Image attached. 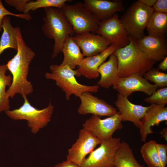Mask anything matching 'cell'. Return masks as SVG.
Instances as JSON below:
<instances>
[{
	"label": "cell",
	"instance_id": "1",
	"mask_svg": "<svg viewBox=\"0 0 167 167\" xmlns=\"http://www.w3.org/2000/svg\"><path fill=\"white\" fill-rule=\"evenodd\" d=\"M18 49L17 53L6 64L12 75L11 86L6 91L7 97L13 98L19 94L24 98L33 91V86L27 79L30 64L35 52L26 44L19 27H16Z\"/></svg>",
	"mask_w": 167,
	"mask_h": 167
},
{
	"label": "cell",
	"instance_id": "2",
	"mask_svg": "<svg viewBox=\"0 0 167 167\" xmlns=\"http://www.w3.org/2000/svg\"><path fill=\"white\" fill-rule=\"evenodd\" d=\"M130 38L129 44L117 49L113 53L117 58L119 77L135 74L143 76L153 68L156 62L139 49L137 40L131 37Z\"/></svg>",
	"mask_w": 167,
	"mask_h": 167
},
{
	"label": "cell",
	"instance_id": "3",
	"mask_svg": "<svg viewBox=\"0 0 167 167\" xmlns=\"http://www.w3.org/2000/svg\"><path fill=\"white\" fill-rule=\"evenodd\" d=\"M44 11L42 31L45 36L54 41L51 55L54 58L62 52L66 39L69 37H73L75 34L61 9L49 7L45 8Z\"/></svg>",
	"mask_w": 167,
	"mask_h": 167
},
{
	"label": "cell",
	"instance_id": "4",
	"mask_svg": "<svg viewBox=\"0 0 167 167\" xmlns=\"http://www.w3.org/2000/svg\"><path fill=\"white\" fill-rule=\"evenodd\" d=\"M49 68L51 72L45 74L46 78L55 81L56 85L65 92L67 101L70 100L72 95L79 97L84 92L95 93L98 91V85H87L79 83L75 77L80 76L77 70L67 65L53 64Z\"/></svg>",
	"mask_w": 167,
	"mask_h": 167
},
{
	"label": "cell",
	"instance_id": "5",
	"mask_svg": "<svg viewBox=\"0 0 167 167\" xmlns=\"http://www.w3.org/2000/svg\"><path fill=\"white\" fill-rule=\"evenodd\" d=\"M23 105L18 108L5 112L10 118L15 120H26L31 133L36 134L50 121L54 106L50 102L45 108L39 109L32 106L27 97Z\"/></svg>",
	"mask_w": 167,
	"mask_h": 167
},
{
	"label": "cell",
	"instance_id": "6",
	"mask_svg": "<svg viewBox=\"0 0 167 167\" xmlns=\"http://www.w3.org/2000/svg\"><path fill=\"white\" fill-rule=\"evenodd\" d=\"M153 12L152 7L138 1L130 5L120 19L129 37L137 40L144 36V30Z\"/></svg>",
	"mask_w": 167,
	"mask_h": 167
},
{
	"label": "cell",
	"instance_id": "7",
	"mask_svg": "<svg viewBox=\"0 0 167 167\" xmlns=\"http://www.w3.org/2000/svg\"><path fill=\"white\" fill-rule=\"evenodd\" d=\"M61 9L75 34L86 32L96 34L99 21L84 7L82 3L78 2L72 5L66 3Z\"/></svg>",
	"mask_w": 167,
	"mask_h": 167
},
{
	"label": "cell",
	"instance_id": "8",
	"mask_svg": "<svg viewBox=\"0 0 167 167\" xmlns=\"http://www.w3.org/2000/svg\"><path fill=\"white\" fill-rule=\"evenodd\" d=\"M121 139L112 137L101 142L100 146L86 158L80 167H115L114 157Z\"/></svg>",
	"mask_w": 167,
	"mask_h": 167
},
{
	"label": "cell",
	"instance_id": "9",
	"mask_svg": "<svg viewBox=\"0 0 167 167\" xmlns=\"http://www.w3.org/2000/svg\"><path fill=\"white\" fill-rule=\"evenodd\" d=\"M119 112L104 119L99 116L92 115L83 124V128L91 131L101 142L113 137L117 130L122 129L123 125Z\"/></svg>",
	"mask_w": 167,
	"mask_h": 167
},
{
	"label": "cell",
	"instance_id": "10",
	"mask_svg": "<svg viewBox=\"0 0 167 167\" xmlns=\"http://www.w3.org/2000/svg\"><path fill=\"white\" fill-rule=\"evenodd\" d=\"M96 34L107 40L110 45L123 47L129 44L130 38L117 13L111 18L99 21Z\"/></svg>",
	"mask_w": 167,
	"mask_h": 167
},
{
	"label": "cell",
	"instance_id": "11",
	"mask_svg": "<svg viewBox=\"0 0 167 167\" xmlns=\"http://www.w3.org/2000/svg\"><path fill=\"white\" fill-rule=\"evenodd\" d=\"M101 142L91 131L83 128L79 131L76 142L68 149L67 160L80 166L86 156Z\"/></svg>",
	"mask_w": 167,
	"mask_h": 167
},
{
	"label": "cell",
	"instance_id": "12",
	"mask_svg": "<svg viewBox=\"0 0 167 167\" xmlns=\"http://www.w3.org/2000/svg\"><path fill=\"white\" fill-rule=\"evenodd\" d=\"M157 87L150 83L143 76L138 74L125 77H118L113 86L118 93L125 97H129L135 92H141L150 96Z\"/></svg>",
	"mask_w": 167,
	"mask_h": 167
},
{
	"label": "cell",
	"instance_id": "13",
	"mask_svg": "<svg viewBox=\"0 0 167 167\" xmlns=\"http://www.w3.org/2000/svg\"><path fill=\"white\" fill-rule=\"evenodd\" d=\"M79 98L81 103L77 110L79 114H92L99 117H110L117 112L116 108L94 96L91 92H84Z\"/></svg>",
	"mask_w": 167,
	"mask_h": 167
},
{
	"label": "cell",
	"instance_id": "14",
	"mask_svg": "<svg viewBox=\"0 0 167 167\" xmlns=\"http://www.w3.org/2000/svg\"><path fill=\"white\" fill-rule=\"evenodd\" d=\"M82 5L99 21L108 19L117 12L124 10L121 0H84Z\"/></svg>",
	"mask_w": 167,
	"mask_h": 167
},
{
	"label": "cell",
	"instance_id": "15",
	"mask_svg": "<svg viewBox=\"0 0 167 167\" xmlns=\"http://www.w3.org/2000/svg\"><path fill=\"white\" fill-rule=\"evenodd\" d=\"M73 39L81 49L84 57L97 54L105 50L111 45L110 42L102 36L91 32L75 34Z\"/></svg>",
	"mask_w": 167,
	"mask_h": 167
},
{
	"label": "cell",
	"instance_id": "16",
	"mask_svg": "<svg viewBox=\"0 0 167 167\" xmlns=\"http://www.w3.org/2000/svg\"><path fill=\"white\" fill-rule=\"evenodd\" d=\"M167 121V107L165 105H151L142 119L139 129L142 141L146 142L148 135L153 133L151 127L158 126Z\"/></svg>",
	"mask_w": 167,
	"mask_h": 167
},
{
	"label": "cell",
	"instance_id": "17",
	"mask_svg": "<svg viewBox=\"0 0 167 167\" xmlns=\"http://www.w3.org/2000/svg\"><path fill=\"white\" fill-rule=\"evenodd\" d=\"M118 48L111 45L105 50L97 54L84 58L76 70L79 76L89 79L97 78L100 75L98 71L99 67Z\"/></svg>",
	"mask_w": 167,
	"mask_h": 167
},
{
	"label": "cell",
	"instance_id": "18",
	"mask_svg": "<svg viewBox=\"0 0 167 167\" xmlns=\"http://www.w3.org/2000/svg\"><path fill=\"white\" fill-rule=\"evenodd\" d=\"M115 104L119 110L122 121L132 122L137 128L148 106L136 105L131 102L128 98L118 93Z\"/></svg>",
	"mask_w": 167,
	"mask_h": 167
},
{
	"label": "cell",
	"instance_id": "19",
	"mask_svg": "<svg viewBox=\"0 0 167 167\" xmlns=\"http://www.w3.org/2000/svg\"><path fill=\"white\" fill-rule=\"evenodd\" d=\"M139 49L150 59L155 62L161 61L167 55L166 38L149 35L144 36L137 40Z\"/></svg>",
	"mask_w": 167,
	"mask_h": 167
},
{
	"label": "cell",
	"instance_id": "20",
	"mask_svg": "<svg viewBox=\"0 0 167 167\" xmlns=\"http://www.w3.org/2000/svg\"><path fill=\"white\" fill-rule=\"evenodd\" d=\"M98 71L101 75L100 79L97 83L98 85L106 89L113 86L119 77L118 60L116 56L113 54L111 55L109 60L100 66Z\"/></svg>",
	"mask_w": 167,
	"mask_h": 167
},
{
	"label": "cell",
	"instance_id": "21",
	"mask_svg": "<svg viewBox=\"0 0 167 167\" xmlns=\"http://www.w3.org/2000/svg\"><path fill=\"white\" fill-rule=\"evenodd\" d=\"M64 55L63 60L61 64L67 65L74 70L79 66L84 56L80 49L73 39L69 37L65 41L62 49Z\"/></svg>",
	"mask_w": 167,
	"mask_h": 167
},
{
	"label": "cell",
	"instance_id": "22",
	"mask_svg": "<svg viewBox=\"0 0 167 167\" xmlns=\"http://www.w3.org/2000/svg\"><path fill=\"white\" fill-rule=\"evenodd\" d=\"M11 21L8 16H5L2 20L3 32L0 40V55L7 49L11 48L16 51L18 49L16 27L13 26Z\"/></svg>",
	"mask_w": 167,
	"mask_h": 167
},
{
	"label": "cell",
	"instance_id": "23",
	"mask_svg": "<svg viewBox=\"0 0 167 167\" xmlns=\"http://www.w3.org/2000/svg\"><path fill=\"white\" fill-rule=\"evenodd\" d=\"M148 35L166 38L167 32V13L154 11L146 28Z\"/></svg>",
	"mask_w": 167,
	"mask_h": 167
},
{
	"label": "cell",
	"instance_id": "24",
	"mask_svg": "<svg viewBox=\"0 0 167 167\" xmlns=\"http://www.w3.org/2000/svg\"><path fill=\"white\" fill-rule=\"evenodd\" d=\"M115 167H145L135 159L129 144L123 140L117 150L114 157Z\"/></svg>",
	"mask_w": 167,
	"mask_h": 167
},
{
	"label": "cell",
	"instance_id": "25",
	"mask_svg": "<svg viewBox=\"0 0 167 167\" xmlns=\"http://www.w3.org/2000/svg\"><path fill=\"white\" fill-rule=\"evenodd\" d=\"M7 70L6 64L0 65V113L10 109L9 98L7 96L6 88L11 86L12 76L6 75Z\"/></svg>",
	"mask_w": 167,
	"mask_h": 167
},
{
	"label": "cell",
	"instance_id": "26",
	"mask_svg": "<svg viewBox=\"0 0 167 167\" xmlns=\"http://www.w3.org/2000/svg\"><path fill=\"white\" fill-rule=\"evenodd\" d=\"M156 142L151 140L145 143L140 149L141 155L149 167H162L156 148Z\"/></svg>",
	"mask_w": 167,
	"mask_h": 167
},
{
	"label": "cell",
	"instance_id": "27",
	"mask_svg": "<svg viewBox=\"0 0 167 167\" xmlns=\"http://www.w3.org/2000/svg\"><path fill=\"white\" fill-rule=\"evenodd\" d=\"M69 0H30L27 3L24 13L28 14L30 11L36 10L41 8L55 7L61 9Z\"/></svg>",
	"mask_w": 167,
	"mask_h": 167
},
{
	"label": "cell",
	"instance_id": "28",
	"mask_svg": "<svg viewBox=\"0 0 167 167\" xmlns=\"http://www.w3.org/2000/svg\"><path fill=\"white\" fill-rule=\"evenodd\" d=\"M143 76L147 80L153 83L157 88L167 87V74L160 71L158 68H152Z\"/></svg>",
	"mask_w": 167,
	"mask_h": 167
},
{
	"label": "cell",
	"instance_id": "29",
	"mask_svg": "<svg viewBox=\"0 0 167 167\" xmlns=\"http://www.w3.org/2000/svg\"><path fill=\"white\" fill-rule=\"evenodd\" d=\"M144 100L151 105H165L167 104V87L156 90L149 96L145 98Z\"/></svg>",
	"mask_w": 167,
	"mask_h": 167
},
{
	"label": "cell",
	"instance_id": "30",
	"mask_svg": "<svg viewBox=\"0 0 167 167\" xmlns=\"http://www.w3.org/2000/svg\"><path fill=\"white\" fill-rule=\"evenodd\" d=\"M12 15L17 17L30 20L32 19L31 15L29 14H16L8 11L4 6L2 1L0 0V32L2 30V21L4 17L6 16Z\"/></svg>",
	"mask_w": 167,
	"mask_h": 167
},
{
	"label": "cell",
	"instance_id": "31",
	"mask_svg": "<svg viewBox=\"0 0 167 167\" xmlns=\"http://www.w3.org/2000/svg\"><path fill=\"white\" fill-rule=\"evenodd\" d=\"M156 148L162 167H166L167 164V145L164 144H156Z\"/></svg>",
	"mask_w": 167,
	"mask_h": 167
},
{
	"label": "cell",
	"instance_id": "32",
	"mask_svg": "<svg viewBox=\"0 0 167 167\" xmlns=\"http://www.w3.org/2000/svg\"><path fill=\"white\" fill-rule=\"evenodd\" d=\"M29 0H6L5 2L14 7L20 12H24L26 6Z\"/></svg>",
	"mask_w": 167,
	"mask_h": 167
},
{
	"label": "cell",
	"instance_id": "33",
	"mask_svg": "<svg viewBox=\"0 0 167 167\" xmlns=\"http://www.w3.org/2000/svg\"><path fill=\"white\" fill-rule=\"evenodd\" d=\"M152 8L154 11L167 13V0H156Z\"/></svg>",
	"mask_w": 167,
	"mask_h": 167
},
{
	"label": "cell",
	"instance_id": "34",
	"mask_svg": "<svg viewBox=\"0 0 167 167\" xmlns=\"http://www.w3.org/2000/svg\"><path fill=\"white\" fill-rule=\"evenodd\" d=\"M54 167H80L73 161L67 160L56 165Z\"/></svg>",
	"mask_w": 167,
	"mask_h": 167
},
{
	"label": "cell",
	"instance_id": "35",
	"mask_svg": "<svg viewBox=\"0 0 167 167\" xmlns=\"http://www.w3.org/2000/svg\"><path fill=\"white\" fill-rule=\"evenodd\" d=\"M159 70L166 71L167 70V56L165 57L158 66Z\"/></svg>",
	"mask_w": 167,
	"mask_h": 167
},
{
	"label": "cell",
	"instance_id": "36",
	"mask_svg": "<svg viewBox=\"0 0 167 167\" xmlns=\"http://www.w3.org/2000/svg\"><path fill=\"white\" fill-rule=\"evenodd\" d=\"M157 0H138L139 2L143 4L152 7L155 3Z\"/></svg>",
	"mask_w": 167,
	"mask_h": 167
},
{
	"label": "cell",
	"instance_id": "37",
	"mask_svg": "<svg viewBox=\"0 0 167 167\" xmlns=\"http://www.w3.org/2000/svg\"><path fill=\"white\" fill-rule=\"evenodd\" d=\"M162 134V136L164 137L165 139L167 141V128H164L161 131V134Z\"/></svg>",
	"mask_w": 167,
	"mask_h": 167
}]
</instances>
